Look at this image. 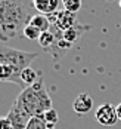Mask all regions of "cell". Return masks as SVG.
Here are the masks:
<instances>
[{"label":"cell","mask_w":121,"mask_h":129,"mask_svg":"<svg viewBox=\"0 0 121 129\" xmlns=\"http://www.w3.org/2000/svg\"><path fill=\"white\" fill-rule=\"evenodd\" d=\"M28 0H0V42L24 37V28L33 15Z\"/></svg>","instance_id":"1"},{"label":"cell","mask_w":121,"mask_h":129,"mask_svg":"<svg viewBox=\"0 0 121 129\" xmlns=\"http://www.w3.org/2000/svg\"><path fill=\"white\" fill-rule=\"evenodd\" d=\"M15 103L31 117L43 116L47 110H50L52 100H50V95L47 93L43 76H40V79L33 86H28L21 90Z\"/></svg>","instance_id":"2"},{"label":"cell","mask_w":121,"mask_h":129,"mask_svg":"<svg viewBox=\"0 0 121 129\" xmlns=\"http://www.w3.org/2000/svg\"><path fill=\"white\" fill-rule=\"evenodd\" d=\"M37 56H39V52H25L11 48L8 45H0V64L12 65L21 71L30 67Z\"/></svg>","instance_id":"3"},{"label":"cell","mask_w":121,"mask_h":129,"mask_svg":"<svg viewBox=\"0 0 121 129\" xmlns=\"http://www.w3.org/2000/svg\"><path fill=\"white\" fill-rule=\"evenodd\" d=\"M49 21H50V25L61 30V31H65L71 27L77 25V13L65 11V9H61L58 12H55L53 15H49Z\"/></svg>","instance_id":"4"},{"label":"cell","mask_w":121,"mask_h":129,"mask_svg":"<svg viewBox=\"0 0 121 129\" xmlns=\"http://www.w3.org/2000/svg\"><path fill=\"white\" fill-rule=\"evenodd\" d=\"M94 117L102 126H114L117 123V120H120L118 114H117V107H114L109 103L99 105L94 113Z\"/></svg>","instance_id":"5"},{"label":"cell","mask_w":121,"mask_h":129,"mask_svg":"<svg viewBox=\"0 0 121 129\" xmlns=\"http://www.w3.org/2000/svg\"><path fill=\"white\" fill-rule=\"evenodd\" d=\"M6 116L11 120V123H12V126L15 129H25L28 122L31 120V116L28 113H25L16 103L12 104V107H11V110H9V113Z\"/></svg>","instance_id":"6"},{"label":"cell","mask_w":121,"mask_h":129,"mask_svg":"<svg viewBox=\"0 0 121 129\" xmlns=\"http://www.w3.org/2000/svg\"><path fill=\"white\" fill-rule=\"evenodd\" d=\"M21 70L15 68L12 65L0 64V82H8V83H16L22 88L21 82Z\"/></svg>","instance_id":"7"},{"label":"cell","mask_w":121,"mask_h":129,"mask_svg":"<svg viewBox=\"0 0 121 129\" xmlns=\"http://www.w3.org/2000/svg\"><path fill=\"white\" fill-rule=\"evenodd\" d=\"M61 0H33V6L39 13L43 15H53L55 12L59 11L61 6Z\"/></svg>","instance_id":"8"},{"label":"cell","mask_w":121,"mask_h":129,"mask_svg":"<svg viewBox=\"0 0 121 129\" xmlns=\"http://www.w3.org/2000/svg\"><path fill=\"white\" fill-rule=\"evenodd\" d=\"M90 30V25H81V24H77V25L71 27V28H68L65 31H62V39L68 42L69 45H74V43H77L78 40L81 39V36L86 33V31H89Z\"/></svg>","instance_id":"9"},{"label":"cell","mask_w":121,"mask_h":129,"mask_svg":"<svg viewBox=\"0 0 121 129\" xmlns=\"http://www.w3.org/2000/svg\"><path fill=\"white\" fill-rule=\"evenodd\" d=\"M72 108L75 113L78 114H87L92 108H93V98L89 93H80L74 103H72Z\"/></svg>","instance_id":"10"},{"label":"cell","mask_w":121,"mask_h":129,"mask_svg":"<svg viewBox=\"0 0 121 129\" xmlns=\"http://www.w3.org/2000/svg\"><path fill=\"white\" fill-rule=\"evenodd\" d=\"M56 43H58L56 36H55L50 30H49V31L41 33L40 39H39V45H40L44 51L50 52V53H53V52H55V49H56Z\"/></svg>","instance_id":"11"},{"label":"cell","mask_w":121,"mask_h":129,"mask_svg":"<svg viewBox=\"0 0 121 129\" xmlns=\"http://www.w3.org/2000/svg\"><path fill=\"white\" fill-rule=\"evenodd\" d=\"M41 73L39 71H36L34 68H31V67H27V68H24L22 70V73H21V82H22V89H25L28 86H33L39 79H40Z\"/></svg>","instance_id":"12"},{"label":"cell","mask_w":121,"mask_h":129,"mask_svg":"<svg viewBox=\"0 0 121 129\" xmlns=\"http://www.w3.org/2000/svg\"><path fill=\"white\" fill-rule=\"evenodd\" d=\"M28 24L37 27L41 33L50 30V21H49V16H47V15H43V13H36V15L30 19Z\"/></svg>","instance_id":"13"},{"label":"cell","mask_w":121,"mask_h":129,"mask_svg":"<svg viewBox=\"0 0 121 129\" xmlns=\"http://www.w3.org/2000/svg\"><path fill=\"white\" fill-rule=\"evenodd\" d=\"M43 119H44V122H46V125H47V129H55V125H56L58 120H59L58 113H56L55 108L47 110V111L43 114Z\"/></svg>","instance_id":"14"},{"label":"cell","mask_w":121,"mask_h":129,"mask_svg":"<svg viewBox=\"0 0 121 129\" xmlns=\"http://www.w3.org/2000/svg\"><path fill=\"white\" fill-rule=\"evenodd\" d=\"M41 36V31L37 28V27L31 25V24H28L25 28H24V37L28 40H39Z\"/></svg>","instance_id":"15"},{"label":"cell","mask_w":121,"mask_h":129,"mask_svg":"<svg viewBox=\"0 0 121 129\" xmlns=\"http://www.w3.org/2000/svg\"><path fill=\"white\" fill-rule=\"evenodd\" d=\"M25 129H47V125H46L43 116H36V117H31V120L28 122Z\"/></svg>","instance_id":"16"},{"label":"cell","mask_w":121,"mask_h":129,"mask_svg":"<svg viewBox=\"0 0 121 129\" xmlns=\"http://www.w3.org/2000/svg\"><path fill=\"white\" fill-rule=\"evenodd\" d=\"M62 6L65 11H69V12L77 13L81 9V0H61Z\"/></svg>","instance_id":"17"},{"label":"cell","mask_w":121,"mask_h":129,"mask_svg":"<svg viewBox=\"0 0 121 129\" xmlns=\"http://www.w3.org/2000/svg\"><path fill=\"white\" fill-rule=\"evenodd\" d=\"M0 129H15L11 123V120L8 119V116H2L0 117Z\"/></svg>","instance_id":"18"},{"label":"cell","mask_w":121,"mask_h":129,"mask_svg":"<svg viewBox=\"0 0 121 129\" xmlns=\"http://www.w3.org/2000/svg\"><path fill=\"white\" fill-rule=\"evenodd\" d=\"M117 114H118V119L121 120V103L117 105Z\"/></svg>","instance_id":"19"},{"label":"cell","mask_w":121,"mask_h":129,"mask_svg":"<svg viewBox=\"0 0 121 129\" xmlns=\"http://www.w3.org/2000/svg\"><path fill=\"white\" fill-rule=\"evenodd\" d=\"M118 5H120V8H121V0H120V2H118Z\"/></svg>","instance_id":"20"},{"label":"cell","mask_w":121,"mask_h":129,"mask_svg":"<svg viewBox=\"0 0 121 129\" xmlns=\"http://www.w3.org/2000/svg\"><path fill=\"white\" fill-rule=\"evenodd\" d=\"M118 2H120V0H118Z\"/></svg>","instance_id":"21"}]
</instances>
